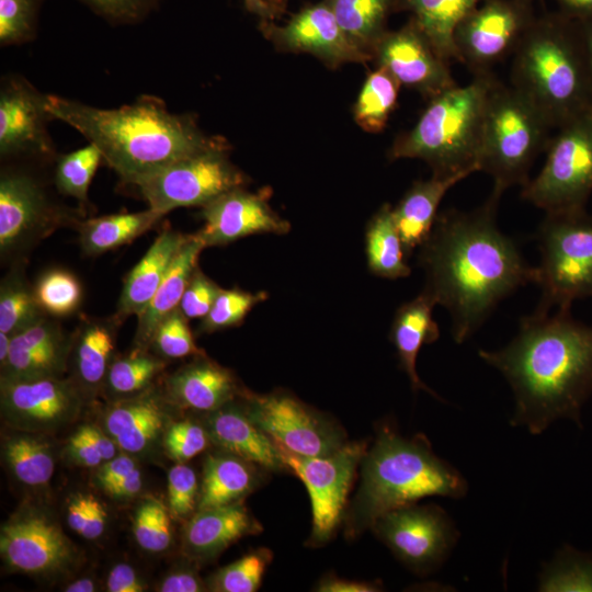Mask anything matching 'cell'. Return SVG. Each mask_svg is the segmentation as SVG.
<instances>
[{"label": "cell", "mask_w": 592, "mask_h": 592, "mask_svg": "<svg viewBox=\"0 0 592 592\" xmlns=\"http://www.w3.org/2000/svg\"><path fill=\"white\" fill-rule=\"evenodd\" d=\"M499 200L491 194L471 212L441 213L419 248L423 291L449 312L458 344L481 327L502 299L536 283V266L527 264L516 243L497 226Z\"/></svg>", "instance_id": "obj_1"}, {"label": "cell", "mask_w": 592, "mask_h": 592, "mask_svg": "<svg viewBox=\"0 0 592 592\" xmlns=\"http://www.w3.org/2000/svg\"><path fill=\"white\" fill-rule=\"evenodd\" d=\"M478 354L512 388V426L534 435L560 419L582 426L581 411L592 395V326L573 319L570 309H536L522 317L508 345Z\"/></svg>", "instance_id": "obj_2"}, {"label": "cell", "mask_w": 592, "mask_h": 592, "mask_svg": "<svg viewBox=\"0 0 592 592\" xmlns=\"http://www.w3.org/2000/svg\"><path fill=\"white\" fill-rule=\"evenodd\" d=\"M47 109L99 148L103 161L125 184L189 156L228 146L208 136L190 114H175L163 100L143 94L132 104L100 109L77 100L47 94Z\"/></svg>", "instance_id": "obj_3"}, {"label": "cell", "mask_w": 592, "mask_h": 592, "mask_svg": "<svg viewBox=\"0 0 592 592\" xmlns=\"http://www.w3.org/2000/svg\"><path fill=\"white\" fill-rule=\"evenodd\" d=\"M361 483L345 520V535L355 537L383 514L426 497L462 499L464 476L439 457L429 440L400 435L385 423L361 462Z\"/></svg>", "instance_id": "obj_4"}, {"label": "cell", "mask_w": 592, "mask_h": 592, "mask_svg": "<svg viewBox=\"0 0 592 592\" xmlns=\"http://www.w3.org/2000/svg\"><path fill=\"white\" fill-rule=\"evenodd\" d=\"M512 86L558 128L592 109V84L579 23L563 14L535 19L514 50Z\"/></svg>", "instance_id": "obj_5"}, {"label": "cell", "mask_w": 592, "mask_h": 592, "mask_svg": "<svg viewBox=\"0 0 592 592\" xmlns=\"http://www.w3.org/2000/svg\"><path fill=\"white\" fill-rule=\"evenodd\" d=\"M497 81L491 72L476 73L468 84L430 99L413 128L395 140L389 158L421 159L436 175L479 171L485 112Z\"/></svg>", "instance_id": "obj_6"}, {"label": "cell", "mask_w": 592, "mask_h": 592, "mask_svg": "<svg viewBox=\"0 0 592 592\" xmlns=\"http://www.w3.org/2000/svg\"><path fill=\"white\" fill-rule=\"evenodd\" d=\"M549 124L536 105L513 86L499 81L491 90L478 156L479 171L493 179L492 195L528 182V172L550 138Z\"/></svg>", "instance_id": "obj_7"}, {"label": "cell", "mask_w": 592, "mask_h": 592, "mask_svg": "<svg viewBox=\"0 0 592 592\" xmlns=\"http://www.w3.org/2000/svg\"><path fill=\"white\" fill-rule=\"evenodd\" d=\"M537 242L536 309H570L574 300L592 297V217L584 209L546 214Z\"/></svg>", "instance_id": "obj_8"}, {"label": "cell", "mask_w": 592, "mask_h": 592, "mask_svg": "<svg viewBox=\"0 0 592 592\" xmlns=\"http://www.w3.org/2000/svg\"><path fill=\"white\" fill-rule=\"evenodd\" d=\"M540 172L522 197L546 214L584 209L592 193V109L557 128Z\"/></svg>", "instance_id": "obj_9"}, {"label": "cell", "mask_w": 592, "mask_h": 592, "mask_svg": "<svg viewBox=\"0 0 592 592\" xmlns=\"http://www.w3.org/2000/svg\"><path fill=\"white\" fill-rule=\"evenodd\" d=\"M84 210L58 203L30 170L5 166L0 175V254L21 257L60 227L76 226Z\"/></svg>", "instance_id": "obj_10"}, {"label": "cell", "mask_w": 592, "mask_h": 592, "mask_svg": "<svg viewBox=\"0 0 592 592\" xmlns=\"http://www.w3.org/2000/svg\"><path fill=\"white\" fill-rule=\"evenodd\" d=\"M228 149L229 145L179 159L134 185L148 207L162 215L179 207H202L248 184V177L230 161Z\"/></svg>", "instance_id": "obj_11"}, {"label": "cell", "mask_w": 592, "mask_h": 592, "mask_svg": "<svg viewBox=\"0 0 592 592\" xmlns=\"http://www.w3.org/2000/svg\"><path fill=\"white\" fill-rule=\"evenodd\" d=\"M276 443V442H275ZM281 457L306 486L311 501L312 546L327 543L344 517L346 497L355 471L367 452L366 442L345 443L325 456H303L277 444Z\"/></svg>", "instance_id": "obj_12"}, {"label": "cell", "mask_w": 592, "mask_h": 592, "mask_svg": "<svg viewBox=\"0 0 592 592\" xmlns=\"http://www.w3.org/2000/svg\"><path fill=\"white\" fill-rule=\"evenodd\" d=\"M0 555L12 571L45 578L72 570L80 551L46 510L23 506L1 525Z\"/></svg>", "instance_id": "obj_13"}, {"label": "cell", "mask_w": 592, "mask_h": 592, "mask_svg": "<svg viewBox=\"0 0 592 592\" xmlns=\"http://www.w3.org/2000/svg\"><path fill=\"white\" fill-rule=\"evenodd\" d=\"M371 528L418 574L437 570L459 538L454 521L436 504L412 503L397 508L380 515Z\"/></svg>", "instance_id": "obj_14"}, {"label": "cell", "mask_w": 592, "mask_h": 592, "mask_svg": "<svg viewBox=\"0 0 592 592\" xmlns=\"http://www.w3.org/2000/svg\"><path fill=\"white\" fill-rule=\"evenodd\" d=\"M250 419L274 442L303 456H325L345 443L343 430L320 412L286 392L241 395Z\"/></svg>", "instance_id": "obj_15"}, {"label": "cell", "mask_w": 592, "mask_h": 592, "mask_svg": "<svg viewBox=\"0 0 592 592\" xmlns=\"http://www.w3.org/2000/svg\"><path fill=\"white\" fill-rule=\"evenodd\" d=\"M534 20L531 0H485L455 31L458 61L474 75L491 72L493 65L514 53Z\"/></svg>", "instance_id": "obj_16"}, {"label": "cell", "mask_w": 592, "mask_h": 592, "mask_svg": "<svg viewBox=\"0 0 592 592\" xmlns=\"http://www.w3.org/2000/svg\"><path fill=\"white\" fill-rule=\"evenodd\" d=\"M87 401L70 377L0 380L1 417L13 430L49 435L78 419Z\"/></svg>", "instance_id": "obj_17"}, {"label": "cell", "mask_w": 592, "mask_h": 592, "mask_svg": "<svg viewBox=\"0 0 592 592\" xmlns=\"http://www.w3.org/2000/svg\"><path fill=\"white\" fill-rule=\"evenodd\" d=\"M54 119L47 94L21 75H7L0 84V157L3 160L54 162L57 152L48 132Z\"/></svg>", "instance_id": "obj_18"}, {"label": "cell", "mask_w": 592, "mask_h": 592, "mask_svg": "<svg viewBox=\"0 0 592 592\" xmlns=\"http://www.w3.org/2000/svg\"><path fill=\"white\" fill-rule=\"evenodd\" d=\"M180 409L162 384L127 398L110 400L100 425L121 452L136 459H153L163 449L164 436Z\"/></svg>", "instance_id": "obj_19"}, {"label": "cell", "mask_w": 592, "mask_h": 592, "mask_svg": "<svg viewBox=\"0 0 592 592\" xmlns=\"http://www.w3.org/2000/svg\"><path fill=\"white\" fill-rule=\"evenodd\" d=\"M373 57L400 86L417 90L429 100L457 83L444 60L411 19L403 27L387 31Z\"/></svg>", "instance_id": "obj_20"}, {"label": "cell", "mask_w": 592, "mask_h": 592, "mask_svg": "<svg viewBox=\"0 0 592 592\" xmlns=\"http://www.w3.org/2000/svg\"><path fill=\"white\" fill-rule=\"evenodd\" d=\"M260 30L277 48L312 54L332 67L371 58L348 38L327 1L301 9L285 25L261 21Z\"/></svg>", "instance_id": "obj_21"}, {"label": "cell", "mask_w": 592, "mask_h": 592, "mask_svg": "<svg viewBox=\"0 0 592 592\" xmlns=\"http://www.w3.org/2000/svg\"><path fill=\"white\" fill-rule=\"evenodd\" d=\"M203 227L195 234L205 248L225 246L259 235H285L291 225L269 205L262 193L232 189L201 207Z\"/></svg>", "instance_id": "obj_22"}, {"label": "cell", "mask_w": 592, "mask_h": 592, "mask_svg": "<svg viewBox=\"0 0 592 592\" xmlns=\"http://www.w3.org/2000/svg\"><path fill=\"white\" fill-rule=\"evenodd\" d=\"M53 317H45L15 333L0 380L62 377L68 369L72 333Z\"/></svg>", "instance_id": "obj_23"}, {"label": "cell", "mask_w": 592, "mask_h": 592, "mask_svg": "<svg viewBox=\"0 0 592 592\" xmlns=\"http://www.w3.org/2000/svg\"><path fill=\"white\" fill-rule=\"evenodd\" d=\"M162 386L180 410L201 414L214 411L239 397L244 387L235 374L209 358L206 353L168 375Z\"/></svg>", "instance_id": "obj_24"}, {"label": "cell", "mask_w": 592, "mask_h": 592, "mask_svg": "<svg viewBox=\"0 0 592 592\" xmlns=\"http://www.w3.org/2000/svg\"><path fill=\"white\" fill-rule=\"evenodd\" d=\"M241 395L225 406L202 414V422L212 444L267 471H289L276 443L250 419Z\"/></svg>", "instance_id": "obj_25"}, {"label": "cell", "mask_w": 592, "mask_h": 592, "mask_svg": "<svg viewBox=\"0 0 592 592\" xmlns=\"http://www.w3.org/2000/svg\"><path fill=\"white\" fill-rule=\"evenodd\" d=\"M261 531L242 501L201 509L185 523L182 547L189 559L207 562L238 539Z\"/></svg>", "instance_id": "obj_26"}, {"label": "cell", "mask_w": 592, "mask_h": 592, "mask_svg": "<svg viewBox=\"0 0 592 592\" xmlns=\"http://www.w3.org/2000/svg\"><path fill=\"white\" fill-rule=\"evenodd\" d=\"M119 325L121 321L115 315L107 318L82 316L72 333L69 377L88 400L103 392L107 371L116 355Z\"/></svg>", "instance_id": "obj_27"}, {"label": "cell", "mask_w": 592, "mask_h": 592, "mask_svg": "<svg viewBox=\"0 0 592 592\" xmlns=\"http://www.w3.org/2000/svg\"><path fill=\"white\" fill-rule=\"evenodd\" d=\"M435 305L434 298L422 291L417 297L399 306L391 322L389 338L396 349L399 365L407 374L412 389L424 390L440 399L421 380L417 372V358L421 348L440 338L439 325L432 316Z\"/></svg>", "instance_id": "obj_28"}, {"label": "cell", "mask_w": 592, "mask_h": 592, "mask_svg": "<svg viewBox=\"0 0 592 592\" xmlns=\"http://www.w3.org/2000/svg\"><path fill=\"white\" fill-rule=\"evenodd\" d=\"M189 235L164 230L157 236L124 280L114 314L121 323L138 316L148 305Z\"/></svg>", "instance_id": "obj_29"}, {"label": "cell", "mask_w": 592, "mask_h": 592, "mask_svg": "<svg viewBox=\"0 0 592 592\" xmlns=\"http://www.w3.org/2000/svg\"><path fill=\"white\" fill-rule=\"evenodd\" d=\"M468 175L432 174L429 180L415 181L397 206L392 207L394 219L408 257L430 236L444 195Z\"/></svg>", "instance_id": "obj_30"}, {"label": "cell", "mask_w": 592, "mask_h": 592, "mask_svg": "<svg viewBox=\"0 0 592 592\" xmlns=\"http://www.w3.org/2000/svg\"><path fill=\"white\" fill-rule=\"evenodd\" d=\"M261 466L217 449L203 463L197 510L241 501L263 482Z\"/></svg>", "instance_id": "obj_31"}, {"label": "cell", "mask_w": 592, "mask_h": 592, "mask_svg": "<svg viewBox=\"0 0 592 592\" xmlns=\"http://www.w3.org/2000/svg\"><path fill=\"white\" fill-rule=\"evenodd\" d=\"M204 243L193 234L175 255L147 307L137 316L134 345L149 349L155 329L160 321L179 308L192 273L198 266Z\"/></svg>", "instance_id": "obj_32"}, {"label": "cell", "mask_w": 592, "mask_h": 592, "mask_svg": "<svg viewBox=\"0 0 592 592\" xmlns=\"http://www.w3.org/2000/svg\"><path fill=\"white\" fill-rule=\"evenodd\" d=\"M2 436L1 457L20 485L39 489L47 486L55 470V453L47 434L20 430Z\"/></svg>", "instance_id": "obj_33"}, {"label": "cell", "mask_w": 592, "mask_h": 592, "mask_svg": "<svg viewBox=\"0 0 592 592\" xmlns=\"http://www.w3.org/2000/svg\"><path fill=\"white\" fill-rule=\"evenodd\" d=\"M485 0H399L398 9L412 20L447 62L458 61L454 34L459 23Z\"/></svg>", "instance_id": "obj_34"}, {"label": "cell", "mask_w": 592, "mask_h": 592, "mask_svg": "<svg viewBox=\"0 0 592 592\" xmlns=\"http://www.w3.org/2000/svg\"><path fill=\"white\" fill-rule=\"evenodd\" d=\"M163 216L148 207L136 213L82 218L75 228L79 234L82 252L86 255H99L132 242L153 228Z\"/></svg>", "instance_id": "obj_35"}, {"label": "cell", "mask_w": 592, "mask_h": 592, "mask_svg": "<svg viewBox=\"0 0 592 592\" xmlns=\"http://www.w3.org/2000/svg\"><path fill=\"white\" fill-rule=\"evenodd\" d=\"M365 254L368 270L378 277L397 280L411 273L389 204H384L366 226Z\"/></svg>", "instance_id": "obj_36"}, {"label": "cell", "mask_w": 592, "mask_h": 592, "mask_svg": "<svg viewBox=\"0 0 592 592\" xmlns=\"http://www.w3.org/2000/svg\"><path fill=\"white\" fill-rule=\"evenodd\" d=\"M348 38L373 57L374 48L387 32L388 15L399 0H326Z\"/></svg>", "instance_id": "obj_37"}, {"label": "cell", "mask_w": 592, "mask_h": 592, "mask_svg": "<svg viewBox=\"0 0 592 592\" xmlns=\"http://www.w3.org/2000/svg\"><path fill=\"white\" fill-rule=\"evenodd\" d=\"M168 361L150 349L135 346L126 354L115 355L107 371L103 392L110 400L138 395L153 385Z\"/></svg>", "instance_id": "obj_38"}, {"label": "cell", "mask_w": 592, "mask_h": 592, "mask_svg": "<svg viewBox=\"0 0 592 592\" xmlns=\"http://www.w3.org/2000/svg\"><path fill=\"white\" fill-rule=\"evenodd\" d=\"M45 317L23 267H12L0 284V332L13 335Z\"/></svg>", "instance_id": "obj_39"}, {"label": "cell", "mask_w": 592, "mask_h": 592, "mask_svg": "<svg viewBox=\"0 0 592 592\" xmlns=\"http://www.w3.org/2000/svg\"><path fill=\"white\" fill-rule=\"evenodd\" d=\"M399 87V82L382 67L369 73L354 106V118L362 129L379 133L385 128L396 106Z\"/></svg>", "instance_id": "obj_40"}, {"label": "cell", "mask_w": 592, "mask_h": 592, "mask_svg": "<svg viewBox=\"0 0 592 592\" xmlns=\"http://www.w3.org/2000/svg\"><path fill=\"white\" fill-rule=\"evenodd\" d=\"M543 592H592V553L563 545L544 563L538 579Z\"/></svg>", "instance_id": "obj_41"}, {"label": "cell", "mask_w": 592, "mask_h": 592, "mask_svg": "<svg viewBox=\"0 0 592 592\" xmlns=\"http://www.w3.org/2000/svg\"><path fill=\"white\" fill-rule=\"evenodd\" d=\"M101 161V151L90 143L71 152L57 155L54 161V184L57 191L77 200L80 208L86 210L89 205V186Z\"/></svg>", "instance_id": "obj_42"}, {"label": "cell", "mask_w": 592, "mask_h": 592, "mask_svg": "<svg viewBox=\"0 0 592 592\" xmlns=\"http://www.w3.org/2000/svg\"><path fill=\"white\" fill-rule=\"evenodd\" d=\"M33 286L37 303L48 317L65 318L73 315L81 306V283L68 270H47Z\"/></svg>", "instance_id": "obj_43"}, {"label": "cell", "mask_w": 592, "mask_h": 592, "mask_svg": "<svg viewBox=\"0 0 592 592\" xmlns=\"http://www.w3.org/2000/svg\"><path fill=\"white\" fill-rule=\"evenodd\" d=\"M272 560L267 548H259L219 568L207 580V589L215 592H254L262 582Z\"/></svg>", "instance_id": "obj_44"}, {"label": "cell", "mask_w": 592, "mask_h": 592, "mask_svg": "<svg viewBox=\"0 0 592 592\" xmlns=\"http://www.w3.org/2000/svg\"><path fill=\"white\" fill-rule=\"evenodd\" d=\"M170 512L160 501L147 497L133 514V534L138 546L150 554L166 551L173 542Z\"/></svg>", "instance_id": "obj_45"}, {"label": "cell", "mask_w": 592, "mask_h": 592, "mask_svg": "<svg viewBox=\"0 0 592 592\" xmlns=\"http://www.w3.org/2000/svg\"><path fill=\"white\" fill-rule=\"evenodd\" d=\"M119 453L116 443L94 424L80 425L62 448V455L69 463L86 468H98Z\"/></svg>", "instance_id": "obj_46"}, {"label": "cell", "mask_w": 592, "mask_h": 592, "mask_svg": "<svg viewBox=\"0 0 592 592\" xmlns=\"http://www.w3.org/2000/svg\"><path fill=\"white\" fill-rule=\"evenodd\" d=\"M267 296L265 292L251 293L239 288H223L208 314L202 318L198 332L213 333L239 326Z\"/></svg>", "instance_id": "obj_47"}, {"label": "cell", "mask_w": 592, "mask_h": 592, "mask_svg": "<svg viewBox=\"0 0 592 592\" xmlns=\"http://www.w3.org/2000/svg\"><path fill=\"white\" fill-rule=\"evenodd\" d=\"M187 321L180 308L174 309L155 329L149 349L167 361L205 354L196 345Z\"/></svg>", "instance_id": "obj_48"}, {"label": "cell", "mask_w": 592, "mask_h": 592, "mask_svg": "<svg viewBox=\"0 0 592 592\" xmlns=\"http://www.w3.org/2000/svg\"><path fill=\"white\" fill-rule=\"evenodd\" d=\"M43 0H0V45H21L37 33Z\"/></svg>", "instance_id": "obj_49"}, {"label": "cell", "mask_w": 592, "mask_h": 592, "mask_svg": "<svg viewBox=\"0 0 592 592\" xmlns=\"http://www.w3.org/2000/svg\"><path fill=\"white\" fill-rule=\"evenodd\" d=\"M209 444L212 441L202 421L174 420L167 430L163 451L175 464H182L204 452Z\"/></svg>", "instance_id": "obj_50"}, {"label": "cell", "mask_w": 592, "mask_h": 592, "mask_svg": "<svg viewBox=\"0 0 592 592\" xmlns=\"http://www.w3.org/2000/svg\"><path fill=\"white\" fill-rule=\"evenodd\" d=\"M168 510L178 520L190 519L197 510L200 482L194 469L175 464L168 473Z\"/></svg>", "instance_id": "obj_51"}, {"label": "cell", "mask_w": 592, "mask_h": 592, "mask_svg": "<svg viewBox=\"0 0 592 592\" xmlns=\"http://www.w3.org/2000/svg\"><path fill=\"white\" fill-rule=\"evenodd\" d=\"M223 288L197 266L191 275L180 301L187 319L204 318Z\"/></svg>", "instance_id": "obj_52"}, {"label": "cell", "mask_w": 592, "mask_h": 592, "mask_svg": "<svg viewBox=\"0 0 592 592\" xmlns=\"http://www.w3.org/2000/svg\"><path fill=\"white\" fill-rule=\"evenodd\" d=\"M95 14L112 24L143 21L162 0H80Z\"/></svg>", "instance_id": "obj_53"}, {"label": "cell", "mask_w": 592, "mask_h": 592, "mask_svg": "<svg viewBox=\"0 0 592 592\" xmlns=\"http://www.w3.org/2000/svg\"><path fill=\"white\" fill-rule=\"evenodd\" d=\"M138 467L137 459L124 452L96 468L94 483L104 492L116 481Z\"/></svg>", "instance_id": "obj_54"}, {"label": "cell", "mask_w": 592, "mask_h": 592, "mask_svg": "<svg viewBox=\"0 0 592 592\" xmlns=\"http://www.w3.org/2000/svg\"><path fill=\"white\" fill-rule=\"evenodd\" d=\"M206 590H208L207 584L195 570L189 567L169 572L157 587L159 592H201Z\"/></svg>", "instance_id": "obj_55"}, {"label": "cell", "mask_w": 592, "mask_h": 592, "mask_svg": "<svg viewBox=\"0 0 592 592\" xmlns=\"http://www.w3.org/2000/svg\"><path fill=\"white\" fill-rule=\"evenodd\" d=\"M105 589L109 592H143L146 584L128 563L118 562L107 573Z\"/></svg>", "instance_id": "obj_56"}, {"label": "cell", "mask_w": 592, "mask_h": 592, "mask_svg": "<svg viewBox=\"0 0 592 592\" xmlns=\"http://www.w3.org/2000/svg\"><path fill=\"white\" fill-rule=\"evenodd\" d=\"M66 519L69 527L84 538L88 525V492H75L69 497Z\"/></svg>", "instance_id": "obj_57"}, {"label": "cell", "mask_w": 592, "mask_h": 592, "mask_svg": "<svg viewBox=\"0 0 592 592\" xmlns=\"http://www.w3.org/2000/svg\"><path fill=\"white\" fill-rule=\"evenodd\" d=\"M316 590L320 592H376L382 591V585L328 576L319 581Z\"/></svg>", "instance_id": "obj_58"}, {"label": "cell", "mask_w": 592, "mask_h": 592, "mask_svg": "<svg viewBox=\"0 0 592 592\" xmlns=\"http://www.w3.org/2000/svg\"><path fill=\"white\" fill-rule=\"evenodd\" d=\"M143 487L144 478L139 467H136L111 486L105 493L117 501L129 500L138 496Z\"/></svg>", "instance_id": "obj_59"}, {"label": "cell", "mask_w": 592, "mask_h": 592, "mask_svg": "<svg viewBox=\"0 0 592 592\" xmlns=\"http://www.w3.org/2000/svg\"><path fill=\"white\" fill-rule=\"evenodd\" d=\"M288 0H243L246 8L261 18V21H274L281 16Z\"/></svg>", "instance_id": "obj_60"}, {"label": "cell", "mask_w": 592, "mask_h": 592, "mask_svg": "<svg viewBox=\"0 0 592 592\" xmlns=\"http://www.w3.org/2000/svg\"><path fill=\"white\" fill-rule=\"evenodd\" d=\"M561 14L582 23L592 21V0H557Z\"/></svg>", "instance_id": "obj_61"}, {"label": "cell", "mask_w": 592, "mask_h": 592, "mask_svg": "<svg viewBox=\"0 0 592 592\" xmlns=\"http://www.w3.org/2000/svg\"><path fill=\"white\" fill-rule=\"evenodd\" d=\"M579 26L592 84V21L579 23Z\"/></svg>", "instance_id": "obj_62"}, {"label": "cell", "mask_w": 592, "mask_h": 592, "mask_svg": "<svg viewBox=\"0 0 592 592\" xmlns=\"http://www.w3.org/2000/svg\"><path fill=\"white\" fill-rule=\"evenodd\" d=\"M96 587H98L96 581L93 577L84 576L65 585L64 591L66 592H94L98 590Z\"/></svg>", "instance_id": "obj_63"}, {"label": "cell", "mask_w": 592, "mask_h": 592, "mask_svg": "<svg viewBox=\"0 0 592 592\" xmlns=\"http://www.w3.org/2000/svg\"><path fill=\"white\" fill-rule=\"evenodd\" d=\"M11 339V334L0 332V368H2L7 364V361L9 358Z\"/></svg>", "instance_id": "obj_64"}]
</instances>
